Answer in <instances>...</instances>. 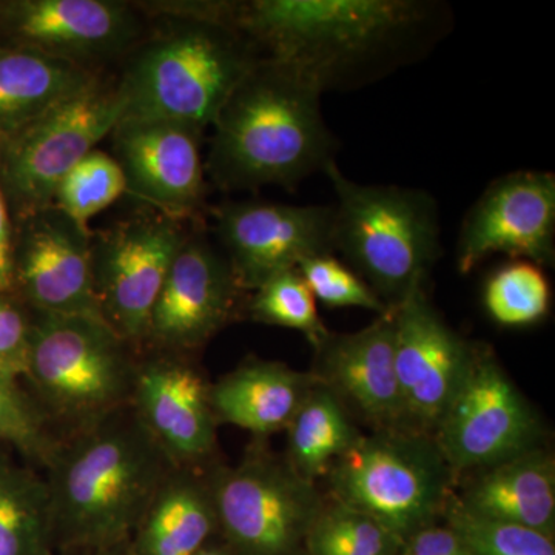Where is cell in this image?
Instances as JSON below:
<instances>
[{
  "mask_svg": "<svg viewBox=\"0 0 555 555\" xmlns=\"http://www.w3.org/2000/svg\"><path fill=\"white\" fill-rule=\"evenodd\" d=\"M17 222L13 292L28 310L101 317L94 295L91 232L54 206Z\"/></svg>",
  "mask_w": 555,
  "mask_h": 555,
  "instance_id": "cell-17",
  "label": "cell"
},
{
  "mask_svg": "<svg viewBox=\"0 0 555 555\" xmlns=\"http://www.w3.org/2000/svg\"><path fill=\"white\" fill-rule=\"evenodd\" d=\"M317 379L276 361L250 360L210 386L218 423L258 437L286 430Z\"/></svg>",
  "mask_w": 555,
  "mask_h": 555,
  "instance_id": "cell-22",
  "label": "cell"
},
{
  "mask_svg": "<svg viewBox=\"0 0 555 555\" xmlns=\"http://www.w3.org/2000/svg\"><path fill=\"white\" fill-rule=\"evenodd\" d=\"M28 312L24 379L60 437L130 406L139 363L133 346L101 317Z\"/></svg>",
  "mask_w": 555,
  "mask_h": 555,
  "instance_id": "cell-5",
  "label": "cell"
},
{
  "mask_svg": "<svg viewBox=\"0 0 555 555\" xmlns=\"http://www.w3.org/2000/svg\"><path fill=\"white\" fill-rule=\"evenodd\" d=\"M332 500L406 540L443 514L454 481L436 440L408 429L360 434L327 474Z\"/></svg>",
  "mask_w": 555,
  "mask_h": 555,
  "instance_id": "cell-7",
  "label": "cell"
},
{
  "mask_svg": "<svg viewBox=\"0 0 555 555\" xmlns=\"http://www.w3.org/2000/svg\"><path fill=\"white\" fill-rule=\"evenodd\" d=\"M131 408L179 467H198L214 454L217 426L210 386L177 353L139 361Z\"/></svg>",
  "mask_w": 555,
  "mask_h": 555,
  "instance_id": "cell-19",
  "label": "cell"
},
{
  "mask_svg": "<svg viewBox=\"0 0 555 555\" xmlns=\"http://www.w3.org/2000/svg\"><path fill=\"white\" fill-rule=\"evenodd\" d=\"M150 21L124 0H13L0 3L3 46L36 51L101 73L127 57L147 35Z\"/></svg>",
  "mask_w": 555,
  "mask_h": 555,
  "instance_id": "cell-12",
  "label": "cell"
},
{
  "mask_svg": "<svg viewBox=\"0 0 555 555\" xmlns=\"http://www.w3.org/2000/svg\"><path fill=\"white\" fill-rule=\"evenodd\" d=\"M539 437L535 412L492 350L477 346L469 374L433 437L452 476L532 451Z\"/></svg>",
  "mask_w": 555,
  "mask_h": 555,
  "instance_id": "cell-11",
  "label": "cell"
},
{
  "mask_svg": "<svg viewBox=\"0 0 555 555\" xmlns=\"http://www.w3.org/2000/svg\"><path fill=\"white\" fill-rule=\"evenodd\" d=\"M443 516L470 555H555L554 537L469 513L449 496Z\"/></svg>",
  "mask_w": 555,
  "mask_h": 555,
  "instance_id": "cell-32",
  "label": "cell"
},
{
  "mask_svg": "<svg viewBox=\"0 0 555 555\" xmlns=\"http://www.w3.org/2000/svg\"><path fill=\"white\" fill-rule=\"evenodd\" d=\"M13 292V228L11 214L0 189V295Z\"/></svg>",
  "mask_w": 555,
  "mask_h": 555,
  "instance_id": "cell-36",
  "label": "cell"
},
{
  "mask_svg": "<svg viewBox=\"0 0 555 555\" xmlns=\"http://www.w3.org/2000/svg\"><path fill=\"white\" fill-rule=\"evenodd\" d=\"M286 430L287 465L312 483L327 477L332 465L360 437L341 400L318 382Z\"/></svg>",
  "mask_w": 555,
  "mask_h": 555,
  "instance_id": "cell-25",
  "label": "cell"
},
{
  "mask_svg": "<svg viewBox=\"0 0 555 555\" xmlns=\"http://www.w3.org/2000/svg\"><path fill=\"white\" fill-rule=\"evenodd\" d=\"M310 374L343 404H352L374 430L403 429L393 309L353 334L328 332L315 347Z\"/></svg>",
  "mask_w": 555,
  "mask_h": 555,
  "instance_id": "cell-20",
  "label": "cell"
},
{
  "mask_svg": "<svg viewBox=\"0 0 555 555\" xmlns=\"http://www.w3.org/2000/svg\"><path fill=\"white\" fill-rule=\"evenodd\" d=\"M0 555H56L43 477L0 451Z\"/></svg>",
  "mask_w": 555,
  "mask_h": 555,
  "instance_id": "cell-26",
  "label": "cell"
},
{
  "mask_svg": "<svg viewBox=\"0 0 555 555\" xmlns=\"http://www.w3.org/2000/svg\"><path fill=\"white\" fill-rule=\"evenodd\" d=\"M122 195H126V178L118 160L94 149L62 179L53 206L90 232V219Z\"/></svg>",
  "mask_w": 555,
  "mask_h": 555,
  "instance_id": "cell-29",
  "label": "cell"
},
{
  "mask_svg": "<svg viewBox=\"0 0 555 555\" xmlns=\"http://www.w3.org/2000/svg\"><path fill=\"white\" fill-rule=\"evenodd\" d=\"M241 292L224 251L188 232L150 317L145 345L160 353L198 349L235 315Z\"/></svg>",
  "mask_w": 555,
  "mask_h": 555,
  "instance_id": "cell-16",
  "label": "cell"
},
{
  "mask_svg": "<svg viewBox=\"0 0 555 555\" xmlns=\"http://www.w3.org/2000/svg\"><path fill=\"white\" fill-rule=\"evenodd\" d=\"M30 349V312L0 295V372L24 379Z\"/></svg>",
  "mask_w": 555,
  "mask_h": 555,
  "instance_id": "cell-34",
  "label": "cell"
},
{
  "mask_svg": "<svg viewBox=\"0 0 555 555\" xmlns=\"http://www.w3.org/2000/svg\"><path fill=\"white\" fill-rule=\"evenodd\" d=\"M218 531L235 555H306L310 528L324 502L315 483L286 460L254 451L208 476Z\"/></svg>",
  "mask_w": 555,
  "mask_h": 555,
  "instance_id": "cell-9",
  "label": "cell"
},
{
  "mask_svg": "<svg viewBox=\"0 0 555 555\" xmlns=\"http://www.w3.org/2000/svg\"><path fill=\"white\" fill-rule=\"evenodd\" d=\"M64 555H133L131 553L130 542L122 545L104 547V550L83 551V553H73Z\"/></svg>",
  "mask_w": 555,
  "mask_h": 555,
  "instance_id": "cell-37",
  "label": "cell"
},
{
  "mask_svg": "<svg viewBox=\"0 0 555 555\" xmlns=\"http://www.w3.org/2000/svg\"><path fill=\"white\" fill-rule=\"evenodd\" d=\"M248 315L258 323L301 332L313 349L328 334L318 313L315 298L297 269L278 273L255 288Z\"/></svg>",
  "mask_w": 555,
  "mask_h": 555,
  "instance_id": "cell-30",
  "label": "cell"
},
{
  "mask_svg": "<svg viewBox=\"0 0 555 555\" xmlns=\"http://www.w3.org/2000/svg\"><path fill=\"white\" fill-rule=\"evenodd\" d=\"M175 467L131 406L61 437L43 467L54 554L129 543Z\"/></svg>",
  "mask_w": 555,
  "mask_h": 555,
  "instance_id": "cell-1",
  "label": "cell"
},
{
  "mask_svg": "<svg viewBox=\"0 0 555 555\" xmlns=\"http://www.w3.org/2000/svg\"><path fill=\"white\" fill-rule=\"evenodd\" d=\"M404 540L366 514L324 503L306 540V555H400Z\"/></svg>",
  "mask_w": 555,
  "mask_h": 555,
  "instance_id": "cell-28",
  "label": "cell"
},
{
  "mask_svg": "<svg viewBox=\"0 0 555 555\" xmlns=\"http://www.w3.org/2000/svg\"><path fill=\"white\" fill-rule=\"evenodd\" d=\"M403 429L434 437L469 374L477 346L449 326L418 284L393 309Z\"/></svg>",
  "mask_w": 555,
  "mask_h": 555,
  "instance_id": "cell-13",
  "label": "cell"
},
{
  "mask_svg": "<svg viewBox=\"0 0 555 555\" xmlns=\"http://www.w3.org/2000/svg\"><path fill=\"white\" fill-rule=\"evenodd\" d=\"M124 116L118 80L104 76L0 144V189L16 221L53 206L62 179Z\"/></svg>",
  "mask_w": 555,
  "mask_h": 555,
  "instance_id": "cell-8",
  "label": "cell"
},
{
  "mask_svg": "<svg viewBox=\"0 0 555 555\" xmlns=\"http://www.w3.org/2000/svg\"><path fill=\"white\" fill-rule=\"evenodd\" d=\"M400 555H470L460 535L448 524L437 521L418 529L403 542Z\"/></svg>",
  "mask_w": 555,
  "mask_h": 555,
  "instance_id": "cell-35",
  "label": "cell"
},
{
  "mask_svg": "<svg viewBox=\"0 0 555 555\" xmlns=\"http://www.w3.org/2000/svg\"><path fill=\"white\" fill-rule=\"evenodd\" d=\"M483 305L499 326H534L550 312V281L535 262L509 259L486 281Z\"/></svg>",
  "mask_w": 555,
  "mask_h": 555,
  "instance_id": "cell-27",
  "label": "cell"
},
{
  "mask_svg": "<svg viewBox=\"0 0 555 555\" xmlns=\"http://www.w3.org/2000/svg\"><path fill=\"white\" fill-rule=\"evenodd\" d=\"M101 76L36 51L0 43V144Z\"/></svg>",
  "mask_w": 555,
  "mask_h": 555,
  "instance_id": "cell-24",
  "label": "cell"
},
{
  "mask_svg": "<svg viewBox=\"0 0 555 555\" xmlns=\"http://www.w3.org/2000/svg\"><path fill=\"white\" fill-rule=\"evenodd\" d=\"M553 266L555 258V177L520 170L495 179L467 211L459 241L462 275L492 255Z\"/></svg>",
  "mask_w": 555,
  "mask_h": 555,
  "instance_id": "cell-15",
  "label": "cell"
},
{
  "mask_svg": "<svg viewBox=\"0 0 555 555\" xmlns=\"http://www.w3.org/2000/svg\"><path fill=\"white\" fill-rule=\"evenodd\" d=\"M299 275L308 284L315 301L326 308H358L371 310L377 315L390 312L366 281L334 254L302 259L297 266Z\"/></svg>",
  "mask_w": 555,
  "mask_h": 555,
  "instance_id": "cell-33",
  "label": "cell"
},
{
  "mask_svg": "<svg viewBox=\"0 0 555 555\" xmlns=\"http://www.w3.org/2000/svg\"><path fill=\"white\" fill-rule=\"evenodd\" d=\"M219 243L243 291L297 269L318 255L335 254L334 206H292L268 201L222 203L211 208Z\"/></svg>",
  "mask_w": 555,
  "mask_h": 555,
  "instance_id": "cell-14",
  "label": "cell"
},
{
  "mask_svg": "<svg viewBox=\"0 0 555 555\" xmlns=\"http://www.w3.org/2000/svg\"><path fill=\"white\" fill-rule=\"evenodd\" d=\"M217 507L208 476L175 467L130 539L133 555H193L214 542Z\"/></svg>",
  "mask_w": 555,
  "mask_h": 555,
  "instance_id": "cell-23",
  "label": "cell"
},
{
  "mask_svg": "<svg viewBox=\"0 0 555 555\" xmlns=\"http://www.w3.org/2000/svg\"><path fill=\"white\" fill-rule=\"evenodd\" d=\"M434 11L418 0H250L228 2L225 22L324 93L406 56Z\"/></svg>",
  "mask_w": 555,
  "mask_h": 555,
  "instance_id": "cell-2",
  "label": "cell"
},
{
  "mask_svg": "<svg viewBox=\"0 0 555 555\" xmlns=\"http://www.w3.org/2000/svg\"><path fill=\"white\" fill-rule=\"evenodd\" d=\"M334 248L389 309L426 283L440 255L438 207L429 193L398 185H363L332 160Z\"/></svg>",
  "mask_w": 555,
  "mask_h": 555,
  "instance_id": "cell-6",
  "label": "cell"
},
{
  "mask_svg": "<svg viewBox=\"0 0 555 555\" xmlns=\"http://www.w3.org/2000/svg\"><path fill=\"white\" fill-rule=\"evenodd\" d=\"M109 137L113 158L126 178V193L179 221L203 207V131L169 120L122 119Z\"/></svg>",
  "mask_w": 555,
  "mask_h": 555,
  "instance_id": "cell-18",
  "label": "cell"
},
{
  "mask_svg": "<svg viewBox=\"0 0 555 555\" xmlns=\"http://www.w3.org/2000/svg\"><path fill=\"white\" fill-rule=\"evenodd\" d=\"M469 513L535 529L554 537V456L535 448L494 466L477 470L462 495H455Z\"/></svg>",
  "mask_w": 555,
  "mask_h": 555,
  "instance_id": "cell-21",
  "label": "cell"
},
{
  "mask_svg": "<svg viewBox=\"0 0 555 555\" xmlns=\"http://www.w3.org/2000/svg\"><path fill=\"white\" fill-rule=\"evenodd\" d=\"M312 80L261 56L214 122L206 166L219 189H295L334 159L335 142Z\"/></svg>",
  "mask_w": 555,
  "mask_h": 555,
  "instance_id": "cell-3",
  "label": "cell"
},
{
  "mask_svg": "<svg viewBox=\"0 0 555 555\" xmlns=\"http://www.w3.org/2000/svg\"><path fill=\"white\" fill-rule=\"evenodd\" d=\"M60 440L20 379L0 372V443L14 449L28 465L46 467Z\"/></svg>",
  "mask_w": 555,
  "mask_h": 555,
  "instance_id": "cell-31",
  "label": "cell"
},
{
  "mask_svg": "<svg viewBox=\"0 0 555 555\" xmlns=\"http://www.w3.org/2000/svg\"><path fill=\"white\" fill-rule=\"evenodd\" d=\"M185 235L179 219L158 211L91 235L98 309L134 349L145 345L150 317Z\"/></svg>",
  "mask_w": 555,
  "mask_h": 555,
  "instance_id": "cell-10",
  "label": "cell"
},
{
  "mask_svg": "<svg viewBox=\"0 0 555 555\" xmlns=\"http://www.w3.org/2000/svg\"><path fill=\"white\" fill-rule=\"evenodd\" d=\"M118 78L122 119L169 120L204 131L259 57L235 28L201 20H152ZM120 119V120H122Z\"/></svg>",
  "mask_w": 555,
  "mask_h": 555,
  "instance_id": "cell-4",
  "label": "cell"
},
{
  "mask_svg": "<svg viewBox=\"0 0 555 555\" xmlns=\"http://www.w3.org/2000/svg\"><path fill=\"white\" fill-rule=\"evenodd\" d=\"M193 555H235L232 551L229 550L228 546L218 545V543L210 542L208 545L204 546L203 550H199L198 553Z\"/></svg>",
  "mask_w": 555,
  "mask_h": 555,
  "instance_id": "cell-38",
  "label": "cell"
}]
</instances>
